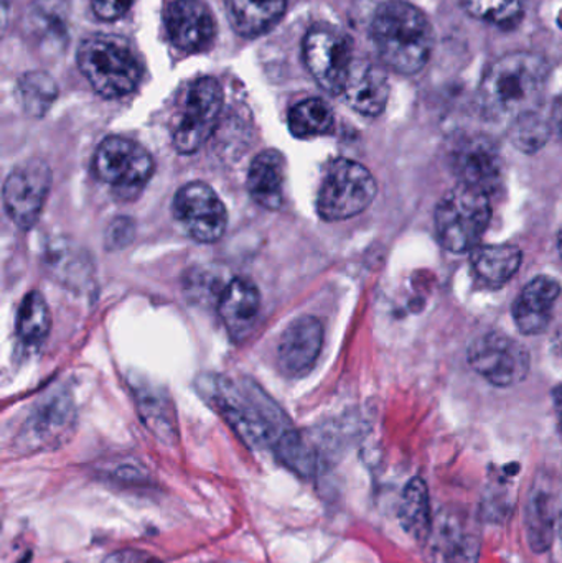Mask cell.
<instances>
[{"label": "cell", "mask_w": 562, "mask_h": 563, "mask_svg": "<svg viewBox=\"0 0 562 563\" xmlns=\"http://www.w3.org/2000/svg\"><path fill=\"white\" fill-rule=\"evenodd\" d=\"M547 63L528 52L508 53L492 63L478 88V104L492 121H517L537 111L547 88Z\"/></svg>", "instance_id": "1"}, {"label": "cell", "mask_w": 562, "mask_h": 563, "mask_svg": "<svg viewBox=\"0 0 562 563\" xmlns=\"http://www.w3.org/2000/svg\"><path fill=\"white\" fill-rule=\"evenodd\" d=\"M200 389L250 449H276L293 429L273 400L253 384L240 386L227 377L208 376Z\"/></svg>", "instance_id": "2"}, {"label": "cell", "mask_w": 562, "mask_h": 563, "mask_svg": "<svg viewBox=\"0 0 562 563\" xmlns=\"http://www.w3.org/2000/svg\"><path fill=\"white\" fill-rule=\"evenodd\" d=\"M372 36L385 65L399 75L421 71L434 45V33L425 13L401 0L378 7L373 16Z\"/></svg>", "instance_id": "3"}, {"label": "cell", "mask_w": 562, "mask_h": 563, "mask_svg": "<svg viewBox=\"0 0 562 563\" xmlns=\"http://www.w3.org/2000/svg\"><path fill=\"white\" fill-rule=\"evenodd\" d=\"M78 65L102 98H122L137 88L142 66L121 36L92 35L78 49Z\"/></svg>", "instance_id": "4"}, {"label": "cell", "mask_w": 562, "mask_h": 563, "mask_svg": "<svg viewBox=\"0 0 562 563\" xmlns=\"http://www.w3.org/2000/svg\"><path fill=\"white\" fill-rule=\"evenodd\" d=\"M491 220V195L464 184L452 188L436 210L439 241L454 254L477 250Z\"/></svg>", "instance_id": "5"}, {"label": "cell", "mask_w": 562, "mask_h": 563, "mask_svg": "<svg viewBox=\"0 0 562 563\" xmlns=\"http://www.w3.org/2000/svg\"><path fill=\"white\" fill-rule=\"evenodd\" d=\"M375 177L368 168L350 158H337L320 185L317 210L326 221H343L363 213L375 200Z\"/></svg>", "instance_id": "6"}, {"label": "cell", "mask_w": 562, "mask_h": 563, "mask_svg": "<svg viewBox=\"0 0 562 563\" xmlns=\"http://www.w3.org/2000/svg\"><path fill=\"white\" fill-rule=\"evenodd\" d=\"M96 177L109 185L122 200H134L154 175L152 155L131 139H104L92 158Z\"/></svg>", "instance_id": "7"}, {"label": "cell", "mask_w": 562, "mask_h": 563, "mask_svg": "<svg viewBox=\"0 0 562 563\" xmlns=\"http://www.w3.org/2000/svg\"><path fill=\"white\" fill-rule=\"evenodd\" d=\"M223 109V89L214 78H200L185 91L172 125V142L178 154H195L210 139Z\"/></svg>", "instance_id": "8"}, {"label": "cell", "mask_w": 562, "mask_h": 563, "mask_svg": "<svg viewBox=\"0 0 562 563\" xmlns=\"http://www.w3.org/2000/svg\"><path fill=\"white\" fill-rule=\"evenodd\" d=\"M469 364L495 387H514L524 383L530 373L527 347L508 336L491 331L475 338L469 347Z\"/></svg>", "instance_id": "9"}, {"label": "cell", "mask_w": 562, "mask_h": 563, "mask_svg": "<svg viewBox=\"0 0 562 563\" xmlns=\"http://www.w3.org/2000/svg\"><path fill=\"white\" fill-rule=\"evenodd\" d=\"M304 59L320 88L342 95L352 68L350 40L332 25H313L304 38Z\"/></svg>", "instance_id": "10"}, {"label": "cell", "mask_w": 562, "mask_h": 563, "mask_svg": "<svg viewBox=\"0 0 562 563\" xmlns=\"http://www.w3.org/2000/svg\"><path fill=\"white\" fill-rule=\"evenodd\" d=\"M172 211L185 233L197 243H217L227 231V208L217 191L203 181L184 185L175 194Z\"/></svg>", "instance_id": "11"}, {"label": "cell", "mask_w": 562, "mask_h": 563, "mask_svg": "<svg viewBox=\"0 0 562 563\" xmlns=\"http://www.w3.org/2000/svg\"><path fill=\"white\" fill-rule=\"evenodd\" d=\"M52 187V172L42 161H30L10 172L3 184V208L13 224L30 230L38 221Z\"/></svg>", "instance_id": "12"}, {"label": "cell", "mask_w": 562, "mask_h": 563, "mask_svg": "<svg viewBox=\"0 0 562 563\" xmlns=\"http://www.w3.org/2000/svg\"><path fill=\"white\" fill-rule=\"evenodd\" d=\"M452 167L461 184L492 195L504 185L505 167L497 145L484 135L465 137L452 151Z\"/></svg>", "instance_id": "13"}, {"label": "cell", "mask_w": 562, "mask_h": 563, "mask_svg": "<svg viewBox=\"0 0 562 563\" xmlns=\"http://www.w3.org/2000/svg\"><path fill=\"white\" fill-rule=\"evenodd\" d=\"M75 426V410L65 396H53L43 400L33 410L23 429L19 445L25 452L56 449L66 442Z\"/></svg>", "instance_id": "14"}, {"label": "cell", "mask_w": 562, "mask_h": 563, "mask_svg": "<svg viewBox=\"0 0 562 563\" xmlns=\"http://www.w3.org/2000/svg\"><path fill=\"white\" fill-rule=\"evenodd\" d=\"M323 346V327L319 318L304 314L284 331L277 346V363L289 377H302L312 371Z\"/></svg>", "instance_id": "15"}, {"label": "cell", "mask_w": 562, "mask_h": 563, "mask_svg": "<svg viewBox=\"0 0 562 563\" xmlns=\"http://www.w3.org/2000/svg\"><path fill=\"white\" fill-rule=\"evenodd\" d=\"M165 23L172 43L181 52H205L217 35L213 13L201 0H175L168 7Z\"/></svg>", "instance_id": "16"}, {"label": "cell", "mask_w": 562, "mask_h": 563, "mask_svg": "<svg viewBox=\"0 0 562 563\" xmlns=\"http://www.w3.org/2000/svg\"><path fill=\"white\" fill-rule=\"evenodd\" d=\"M343 96L353 111L376 118L385 111L389 98L385 71L368 59H353Z\"/></svg>", "instance_id": "17"}, {"label": "cell", "mask_w": 562, "mask_h": 563, "mask_svg": "<svg viewBox=\"0 0 562 563\" xmlns=\"http://www.w3.org/2000/svg\"><path fill=\"white\" fill-rule=\"evenodd\" d=\"M560 295L561 285L551 277L540 276L528 282L514 303V320L518 330L527 336L543 333Z\"/></svg>", "instance_id": "18"}, {"label": "cell", "mask_w": 562, "mask_h": 563, "mask_svg": "<svg viewBox=\"0 0 562 563\" xmlns=\"http://www.w3.org/2000/svg\"><path fill=\"white\" fill-rule=\"evenodd\" d=\"M218 311L228 334L234 341H243L253 331L260 317V288L250 279L236 277L224 288Z\"/></svg>", "instance_id": "19"}, {"label": "cell", "mask_w": 562, "mask_h": 563, "mask_svg": "<svg viewBox=\"0 0 562 563\" xmlns=\"http://www.w3.org/2000/svg\"><path fill=\"white\" fill-rule=\"evenodd\" d=\"M286 158L279 151L261 152L247 172V191L254 203L264 210L276 211L284 203Z\"/></svg>", "instance_id": "20"}, {"label": "cell", "mask_w": 562, "mask_h": 563, "mask_svg": "<svg viewBox=\"0 0 562 563\" xmlns=\"http://www.w3.org/2000/svg\"><path fill=\"white\" fill-rule=\"evenodd\" d=\"M234 30L243 36H260L273 29L286 12L287 0H224Z\"/></svg>", "instance_id": "21"}, {"label": "cell", "mask_w": 562, "mask_h": 563, "mask_svg": "<svg viewBox=\"0 0 562 563\" xmlns=\"http://www.w3.org/2000/svg\"><path fill=\"white\" fill-rule=\"evenodd\" d=\"M471 254L475 273L494 287H502L514 279L524 263V253L514 244L478 246Z\"/></svg>", "instance_id": "22"}, {"label": "cell", "mask_w": 562, "mask_h": 563, "mask_svg": "<svg viewBox=\"0 0 562 563\" xmlns=\"http://www.w3.org/2000/svg\"><path fill=\"white\" fill-rule=\"evenodd\" d=\"M29 29L40 45L62 48L68 40V7L65 0H35L30 10Z\"/></svg>", "instance_id": "23"}, {"label": "cell", "mask_w": 562, "mask_h": 563, "mask_svg": "<svg viewBox=\"0 0 562 563\" xmlns=\"http://www.w3.org/2000/svg\"><path fill=\"white\" fill-rule=\"evenodd\" d=\"M135 400L144 426L161 442L172 445L178 439L177 420L170 400L152 386L134 387Z\"/></svg>", "instance_id": "24"}, {"label": "cell", "mask_w": 562, "mask_h": 563, "mask_svg": "<svg viewBox=\"0 0 562 563\" xmlns=\"http://www.w3.org/2000/svg\"><path fill=\"white\" fill-rule=\"evenodd\" d=\"M399 521L416 541L422 542L428 539L431 531V505L428 486L421 478L411 479L406 485L399 506Z\"/></svg>", "instance_id": "25"}, {"label": "cell", "mask_w": 562, "mask_h": 563, "mask_svg": "<svg viewBox=\"0 0 562 563\" xmlns=\"http://www.w3.org/2000/svg\"><path fill=\"white\" fill-rule=\"evenodd\" d=\"M335 124L332 108L323 99L297 102L289 112V131L294 137L310 139L330 134Z\"/></svg>", "instance_id": "26"}, {"label": "cell", "mask_w": 562, "mask_h": 563, "mask_svg": "<svg viewBox=\"0 0 562 563\" xmlns=\"http://www.w3.org/2000/svg\"><path fill=\"white\" fill-rule=\"evenodd\" d=\"M52 328L48 305L40 291H30L23 298L16 317V334L29 346H38L48 336Z\"/></svg>", "instance_id": "27"}, {"label": "cell", "mask_w": 562, "mask_h": 563, "mask_svg": "<svg viewBox=\"0 0 562 563\" xmlns=\"http://www.w3.org/2000/svg\"><path fill=\"white\" fill-rule=\"evenodd\" d=\"M58 88L52 76L42 71L26 73L20 81V96L29 114L42 118L55 102Z\"/></svg>", "instance_id": "28"}, {"label": "cell", "mask_w": 562, "mask_h": 563, "mask_svg": "<svg viewBox=\"0 0 562 563\" xmlns=\"http://www.w3.org/2000/svg\"><path fill=\"white\" fill-rule=\"evenodd\" d=\"M475 19L494 25H514L524 15L525 0H462Z\"/></svg>", "instance_id": "29"}, {"label": "cell", "mask_w": 562, "mask_h": 563, "mask_svg": "<svg viewBox=\"0 0 562 563\" xmlns=\"http://www.w3.org/2000/svg\"><path fill=\"white\" fill-rule=\"evenodd\" d=\"M550 134V122L543 121L537 111L528 112L511 122V142L515 147L527 154L540 151L547 144Z\"/></svg>", "instance_id": "30"}, {"label": "cell", "mask_w": 562, "mask_h": 563, "mask_svg": "<svg viewBox=\"0 0 562 563\" xmlns=\"http://www.w3.org/2000/svg\"><path fill=\"white\" fill-rule=\"evenodd\" d=\"M132 0H91L96 15L106 22L121 19L131 9Z\"/></svg>", "instance_id": "31"}, {"label": "cell", "mask_w": 562, "mask_h": 563, "mask_svg": "<svg viewBox=\"0 0 562 563\" xmlns=\"http://www.w3.org/2000/svg\"><path fill=\"white\" fill-rule=\"evenodd\" d=\"M102 563H164L155 555L147 552L134 551V549H124L109 554Z\"/></svg>", "instance_id": "32"}, {"label": "cell", "mask_w": 562, "mask_h": 563, "mask_svg": "<svg viewBox=\"0 0 562 563\" xmlns=\"http://www.w3.org/2000/svg\"><path fill=\"white\" fill-rule=\"evenodd\" d=\"M132 223L129 220H118L115 221V227L109 228V243L118 244V246H122L125 243L124 234L131 236Z\"/></svg>", "instance_id": "33"}, {"label": "cell", "mask_w": 562, "mask_h": 563, "mask_svg": "<svg viewBox=\"0 0 562 563\" xmlns=\"http://www.w3.org/2000/svg\"><path fill=\"white\" fill-rule=\"evenodd\" d=\"M548 122H550L551 134L558 135V137L562 139V96L560 99H557V102H554Z\"/></svg>", "instance_id": "34"}, {"label": "cell", "mask_w": 562, "mask_h": 563, "mask_svg": "<svg viewBox=\"0 0 562 563\" xmlns=\"http://www.w3.org/2000/svg\"><path fill=\"white\" fill-rule=\"evenodd\" d=\"M554 407H557L558 417H560L562 429V384L554 390Z\"/></svg>", "instance_id": "35"}, {"label": "cell", "mask_w": 562, "mask_h": 563, "mask_svg": "<svg viewBox=\"0 0 562 563\" xmlns=\"http://www.w3.org/2000/svg\"><path fill=\"white\" fill-rule=\"evenodd\" d=\"M558 251H560L562 257V228L560 230V234H558Z\"/></svg>", "instance_id": "36"}, {"label": "cell", "mask_w": 562, "mask_h": 563, "mask_svg": "<svg viewBox=\"0 0 562 563\" xmlns=\"http://www.w3.org/2000/svg\"><path fill=\"white\" fill-rule=\"evenodd\" d=\"M560 538H561V549H562V518L560 522Z\"/></svg>", "instance_id": "37"}]
</instances>
